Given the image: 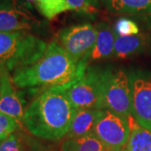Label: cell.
I'll list each match as a JSON object with an SVG mask.
<instances>
[{
	"instance_id": "cell-1",
	"label": "cell",
	"mask_w": 151,
	"mask_h": 151,
	"mask_svg": "<svg viewBox=\"0 0 151 151\" xmlns=\"http://www.w3.org/2000/svg\"><path fill=\"white\" fill-rule=\"evenodd\" d=\"M88 65L78 64L55 40L31 65L14 71L13 81L20 88L66 89L84 75Z\"/></svg>"
},
{
	"instance_id": "cell-2",
	"label": "cell",
	"mask_w": 151,
	"mask_h": 151,
	"mask_svg": "<svg viewBox=\"0 0 151 151\" xmlns=\"http://www.w3.org/2000/svg\"><path fill=\"white\" fill-rule=\"evenodd\" d=\"M76 111L65 89L49 88L40 92L29 104L22 122L34 136L57 141L66 136Z\"/></svg>"
},
{
	"instance_id": "cell-3",
	"label": "cell",
	"mask_w": 151,
	"mask_h": 151,
	"mask_svg": "<svg viewBox=\"0 0 151 151\" xmlns=\"http://www.w3.org/2000/svg\"><path fill=\"white\" fill-rule=\"evenodd\" d=\"M47 44L30 32H0V70L31 65L44 54Z\"/></svg>"
},
{
	"instance_id": "cell-4",
	"label": "cell",
	"mask_w": 151,
	"mask_h": 151,
	"mask_svg": "<svg viewBox=\"0 0 151 151\" xmlns=\"http://www.w3.org/2000/svg\"><path fill=\"white\" fill-rule=\"evenodd\" d=\"M109 68L87 66L84 75L65 89L76 109H105L104 92Z\"/></svg>"
},
{
	"instance_id": "cell-5",
	"label": "cell",
	"mask_w": 151,
	"mask_h": 151,
	"mask_svg": "<svg viewBox=\"0 0 151 151\" xmlns=\"http://www.w3.org/2000/svg\"><path fill=\"white\" fill-rule=\"evenodd\" d=\"M55 40L75 62L88 65L97 40V29L89 23L65 28Z\"/></svg>"
},
{
	"instance_id": "cell-6",
	"label": "cell",
	"mask_w": 151,
	"mask_h": 151,
	"mask_svg": "<svg viewBox=\"0 0 151 151\" xmlns=\"http://www.w3.org/2000/svg\"><path fill=\"white\" fill-rule=\"evenodd\" d=\"M131 133L130 120L105 109L95 127L93 134L111 151L124 150Z\"/></svg>"
},
{
	"instance_id": "cell-7",
	"label": "cell",
	"mask_w": 151,
	"mask_h": 151,
	"mask_svg": "<svg viewBox=\"0 0 151 151\" xmlns=\"http://www.w3.org/2000/svg\"><path fill=\"white\" fill-rule=\"evenodd\" d=\"M104 108L127 119H132L129 74L124 70H108L104 92Z\"/></svg>"
},
{
	"instance_id": "cell-8",
	"label": "cell",
	"mask_w": 151,
	"mask_h": 151,
	"mask_svg": "<svg viewBox=\"0 0 151 151\" xmlns=\"http://www.w3.org/2000/svg\"><path fill=\"white\" fill-rule=\"evenodd\" d=\"M131 118L138 125L151 131V75L143 71L129 74Z\"/></svg>"
},
{
	"instance_id": "cell-9",
	"label": "cell",
	"mask_w": 151,
	"mask_h": 151,
	"mask_svg": "<svg viewBox=\"0 0 151 151\" xmlns=\"http://www.w3.org/2000/svg\"><path fill=\"white\" fill-rule=\"evenodd\" d=\"M28 6L0 0V32H30L40 27Z\"/></svg>"
},
{
	"instance_id": "cell-10",
	"label": "cell",
	"mask_w": 151,
	"mask_h": 151,
	"mask_svg": "<svg viewBox=\"0 0 151 151\" xmlns=\"http://www.w3.org/2000/svg\"><path fill=\"white\" fill-rule=\"evenodd\" d=\"M16 85L8 70H2L0 78V113L23 121L24 108Z\"/></svg>"
},
{
	"instance_id": "cell-11",
	"label": "cell",
	"mask_w": 151,
	"mask_h": 151,
	"mask_svg": "<svg viewBox=\"0 0 151 151\" xmlns=\"http://www.w3.org/2000/svg\"><path fill=\"white\" fill-rule=\"evenodd\" d=\"M105 109H77L70 128L65 138L93 134L95 127Z\"/></svg>"
},
{
	"instance_id": "cell-12",
	"label": "cell",
	"mask_w": 151,
	"mask_h": 151,
	"mask_svg": "<svg viewBox=\"0 0 151 151\" xmlns=\"http://www.w3.org/2000/svg\"><path fill=\"white\" fill-rule=\"evenodd\" d=\"M97 29V40L92 51V60L107 59L113 55L116 33L113 26L106 22H100L95 25Z\"/></svg>"
},
{
	"instance_id": "cell-13",
	"label": "cell",
	"mask_w": 151,
	"mask_h": 151,
	"mask_svg": "<svg viewBox=\"0 0 151 151\" xmlns=\"http://www.w3.org/2000/svg\"><path fill=\"white\" fill-rule=\"evenodd\" d=\"M147 39L142 34L134 35H117L113 55L118 58H128L142 52L146 46Z\"/></svg>"
},
{
	"instance_id": "cell-14",
	"label": "cell",
	"mask_w": 151,
	"mask_h": 151,
	"mask_svg": "<svg viewBox=\"0 0 151 151\" xmlns=\"http://www.w3.org/2000/svg\"><path fill=\"white\" fill-rule=\"evenodd\" d=\"M64 139L61 151H110L94 134Z\"/></svg>"
},
{
	"instance_id": "cell-15",
	"label": "cell",
	"mask_w": 151,
	"mask_h": 151,
	"mask_svg": "<svg viewBox=\"0 0 151 151\" xmlns=\"http://www.w3.org/2000/svg\"><path fill=\"white\" fill-rule=\"evenodd\" d=\"M109 10L115 14H151V0H108Z\"/></svg>"
},
{
	"instance_id": "cell-16",
	"label": "cell",
	"mask_w": 151,
	"mask_h": 151,
	"mask_svg": "<svg viewBox=\"0 0 151 151\" xmlns=\"http://www.w3.org/2000/svg\"><path fill=\"white\" fill-rule=\"evenodd\" d=\"M125 151H151V131L142 128L133 120L131 133Z\"/></svg>"
},
{
	"instance_id": "cell-17",
	"label": "cell",
	"mask_w": 151,
	"mask_h": 151,
	"mask_svg": "<svg viewBox=\"0 0 151 151\" xmlns=\"http://www.w3.org/2000/svg\"><path fill=\"white\" fill-rule=\"evenodd\" d=\"M35 6L45 18L52 19L60 14L70 10L66 0H36Z\"/></svg>"
},
{
	"instance_id": "cell-18",
	"label": "cell",
	"mask_w": 151,
	"mask_h": 151,
	"mask_svg": "<svg viewBox=\"0 0 151 151\" xmlns=\"http://www.w3.org/2000/svg\"><path fill=\"white\" fill-rule=\"evenodd\" d=\"M0 151H29V145L18 130L6 139L0 141Z\"/></svg>"
},
{
	"instance_id": "cell-19",
	"label": "cell",
	"mask_w": 151,
	"mask_h": 151,
	"mask_svg": "<svg viewBox=\"0 0 151 151\" xmlns=\"http://www.w3.org/2000/svg\"><path fill=\"white\" fill-rule=\"evenodd\" d=\"M20 128V122L7 114L0 113V141L9 138Z\"/></svg>"
},
{
	"instance_id": "cell-20",
	"label": "cell",
	"mask_w": 151,
	"mask_h": 151,
	"mask_svg": "<svg viewBox=\"0 0 151 151\" xmlns=\"http://www.w3.org/2000/svg\"><path fill=\"white\" fill-rule=\"evenodd\" d=\"M70 10H74L79 14L92 15L97 10V0H66Z\"/></svg>"
},
{
	"instance_id": "cell-21",
	"label": "cell",
	"mask_w": 151,
	"mask_h": 151,
	"mask_svg": "<svg viewBox=\"0 0 151 151\" xmlns=\"http://www.w3.org/2000/svg\"><path fill=\"white\" fill-rule=\"evenodd\" d=\"M113 29L117 35H134L139 34V29L137 24L127 18L119 19Z\"/></svg>"
},
{
	"instance_id": "cell-22",
	"label": "cell",
	"mask_w": 151,
	"mask_h": 151,
	"mask_svg": "<svg viewBox=\"0 0 151 151\" xmlns=\"http://www.w3.org/2000/svg\"><path fill=\"white\" fill-rule=\"evenodd\" d=\"M29 151H59L53 146L40 145L39 143H33L29 146Z\"/></svg>"
},
{
	"instance_id": "cell-23",
	"label": "cell",
	"mask_w": 151,
	"mask_h": 151,
	"mask_svg": "<svg viewBox=\"0 0 151 151\" xmlns=\"http://www.w3.org/2000/svg\"><path fill=\"white\" fill-rule=\"evenodd\" d=\"M1 72H2V70H0V78H1Z\"/></svg>"
},
{
	"instance_id": "cell-24",
	"label": "cell",
	"mask_w": 151,
	"mask_h": 151,
	"mask_svg": "<svg viewBox=\"0 0 151 151\" xmlns=\"http://www.w3.org/2000/svg\"><path fill=\"white\" fill-rule=\"evenodd\" d=\"M110 151H111V150H110ZM119 151H125V150L124 149V150H119Z\"/></svg>"
},
{
	"instance_id": "cell-25",
	"label": "cell",
	"mask_w": 151,
	"mask_h": 151,
	"mask_svg": "<svg viewBox=\"0 0 151 151\" xmlns=\"http://www.w3.org/2000/svg\"><path fill=\"white\" fill-rule=\"evenodd\" d=\"M106 1H108V0H106Z\"/></svg>"
}]
</instances>
